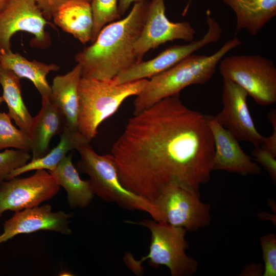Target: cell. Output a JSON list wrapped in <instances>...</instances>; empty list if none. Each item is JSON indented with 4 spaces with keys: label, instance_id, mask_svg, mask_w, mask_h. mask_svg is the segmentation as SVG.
<instances>
[{
    "label": "cell",
    "instance_id": "obj_1",
    "mask_svg": "<svg viewBox=\"0 0 276 276\" xmlns=\"http://www.w3.org/2000/svg\"><path fill=\"white\" fill-rule=\"evenodd\" d=\"M214 151L206 114L186 106L178 94L133 114L111 154L122 185L152 202L170 183L200 194Z\"/></svg>",
    "mask_w": 276,
    "mask_h": 276
},
{
    "label": "cell",
    "instance_id": "obj_2",
    "mask_svg": "<svg viewBox=\"0 0 276 276\" xmlns=\"http://www.w3.org/2000/svg\"><path fill=\"white\" fill-rule=\"evenodd\" d=\"M149 3L135 2L126 17L104 26L95 41L76 55L82 77L111 80L139 62L134 43L143 28Z\"/></svg>",
    "mask_w": 276,
    "mask_h": 276
},
{
    "label": "cell",
    "instance_id": "obj_3",
    "mask_svg": "<svg viewBox=\"0 0 276 276\" xmlns=\"http://www.w3.org/2000/svg\"><path fill=\"white\" fill-rule=\"evenodd\" d=\"M241 43L237 38L228 40L212 55L192 54L169 69L152 77L136 96L133 114L141 112L163 99L179 94L187 86L208 82L221 60Z\"/></svg>",
    "mask_w": 276,
    "mask_h": 276
},
{
    "label": "cell",
    "instance_id": "obj_4",
    "mask_svg": "<svg viewBox=\"0 0 276 276\" xmlns=\"http://www.w3.org/2000/svg\"><path fill=\"white\" fill-rule=\"evenodd\" d=\"M147 81L144 79L118 84L112 79L82 77L78 87L79 132L90 142L97 134L99 125L113 115L127 98L137 95Z\"/></svg>",
    "mask_w": 276,
    "mask_h": 276
},
{
    "label": "cell",
    "instance_id": "obj_5",
    "mask_svg": "<svg viewBox=\"0 0 276 276\" xmlns=\"http://www.w3.org/2000/svg\"><path fill=\"white\" fill-rule=\"evenodd\" d=\"M125 222L144 226L151 233L149 252L146 256L136 260L131 254H125V263L133 273L137 275L143 273L141 265L149 260L153 267L167 266L172 276H191L195 273L198 264L194 258L186 254L189 243L186 240L187 231L185 228L154 219Z\"/></svg>",
    "mask_w": 276,
    "mask_h": 276
},
{
    "label": "cell",
    "instance_id": "obj_6",
    "mask_svg": "<svg viewBox=\"0 0 276 276\" xmlns=\"http://www.w3.org/2000/svg\"><path fill=\"white\" fill-rule=\"evenodd\" d=\"M89 143L80 144L76 150L80 156L78 168L89 176L94 194L125 209L148 213L156 220L157 212L152 203L122 185L112 155L98 154Z\"/></svg>",
    "mask_w": 276,
    "mask_h": 276
},
{
    "label": "cell",
    "instance_id": "obj_7",
    "mask_svg": "<svg viewBox=\"0 0 276 276\" xmlns=\"http://www.w3.org/2000/svg\"><path fill=\"white\" fill-rule=\"evenodd\" d=\"M223 79L243 88L261 106L276 102V67L274 62L260 55H235L219 63Z\"/></svg>",
    "mask_w": 276,
    "mask_h": 276
},
{
    "label": "cell",
    "instance_id": "obj_8",
    "mask_svg": "<svg viewBox=\"0 0 276 276\" xmlns=\"http://www.w3.org/2000/svg\"><path fill=\"white\" fill-rule=\"evenodd\" d=\"M157 221L195 232L211 222V208L202 202L200 194L175 183L164 186L152 202Z\"/></svg>",
    "mask_w": 276,
    "mask_h": 276
},
{
    "label": "cell",
    "instance_id": "obj_9",
    "mask_svg": "<svg viewBox=\"0 0 276 276\" xmlns=\"http://www.w3.org/2000/svg\"><path fill=\"white\" fill-rule=\"evenodd\" d=\"M45 19L36 0H7L0 10V54L11 50V39L19 31L32 34V46L44 49L51 43Z\"/></svg>",
    "mask_w": 276,
    "mask_h": 276
},
{
    "label": "cell",
    "instance_id": "obj_10",
    "mask_svg": "<svg viewBox=\"0 0 276 276\" xmlns=\"http://www.w3.org/2000/svg\"><path fill=\"white\" fill-rule=\"evenodd\" d=\"M206 22L208 30L203 37L189 43L171 46L163 51L155 58L148 61L142 60L123 70L112 79L118 84L141 79L151 78L169 69L178 62L201 49L208 44L218 41L222 34V29L218 22L206 11Z\"/></svg>",
    "mask_w": 276,
    "mask_h": 276
},
{
    "label": "cell",
    "instance_id": "obj_11",
    "mask_svg": "<svg viewBox=\"0 0 276 276\" xmlns=\"http://www.w3.org/2000/svg\"><path fill=\"white\" fill-rule=\"evenodd\" d=\"M60 187L49 171L37 170L25 178L13 177L0 184V218L7 211L18 212L50 200Z\"/></svg>",
    "mask_w": 276,
    "mask_h": 276
},
{
    "label": "cell",
    "instance_id": "obj_12",
    "mask_svg": "<svg viewBox=\"0 0 276 276\" xmlns=\"http://www.w3.org/2000/svg\"><path fill=\"white\" fill-rule=\"evenodd\" d=\"M164 0L149 2L146 18L142 32L134 43L138 61L150 50L175 40L191 42L196 34L195 29L188 21L174 22L166 15Z\"/></svg>",
    "mask_w": 276,
    "mask_h": 276
},
{
    "label": "cell",
    "instance_id": "obj_13",
    "mask_svg": "<svg viewBox=\"0 0 276 276\" xmlns=\"http://www.w3.org/2000/svg\"><path fill=\"white\" fill-rule=\"evenodd\" d=\"M223 79V108L216 119L238 141L261 146L264 136L258 131L250 113L247 92L234 82Z\"/></svg>",
    "mask_w": 276,
    "mask_h": 276
},
{
    "label": "cell",
    "instance_id": "obj_14",
    "mask_svg": "<svg viewBox=\"0 0 276 276\" xmlns=\"http://www.w3.org/2000/svg\"><path fill=\"white\" fill-rule=\"evenodd\" d=\"M73 213L63 211H52L49 204L27 208L15 214L3 224V232L0 234V244L17 235L30 234L40 230L55 232L69 235L70 219Z\"/></svg>",
    "mask_w": 276,
    "mask_h": 276
},
{
    "label": "cell",
    "instance_id": "obj_15",
    "mask_svg": "<svg viewBox=\"0 0 276 276\" xmlns=\"http://www.w3.org/2000/svg\"><path fill=\"white\" fill-rule=\"evenodd\" d=\"M214 143L213 170H223L243 176L259 174L261 167L242 149L239 141L212 115L206 114Z\"/></svg>",
    "mask_w": 276,
    "mask_h": 276
},
{
    "label": "cell",
    "instance_id": "obj_16",
    "mask_svg": "<svg viewBox=\"0 0 276 276\" xmlns=\"http://www.w3.org/2000/svg\"><path fill=\"white\" fill-rule=\"evenodd\" d=\"M65 124L64 116L49 98H42L41 109L33 118L29 135L31 160L40 158L48 153L51 140L62 133Z\"/></svg>",
    "mask_w": 276,
    "mask_h": 276
},
{
    "label": "cell",
    "instance_id": "obj_17",
    "mask_svg": "<svg viewBox=\"0 0 276 276\" xmlns=\"http://www.w3.org/2000/svg\"><path fill=\"white\" fill-rule=\"evenodd\" d=\"M81 71V66L78 63L66 74L55 76L49 97L50 102L64 116L65 126L74 131H78V87Z\"/></svg>",
    "mask_w": 276,
    "mask_h": 276
},
{
    "label": "cell",
    "instance_id": "obj_18",
    "mask_svg": "<svg viewBox=\"0 0 276 276\" xmlns=\"http://www.w3.org/2000/svg\"><path fill=\"white\" fill-rule=\"evenodd\" d=\"M234 12L236 32L246 29L253 36L276 15V0H222Z\"/></svg>",
    "mask_w": 276,
    "mask_h": 276
},
{
    "label": "cell",
    "instance_id": "obj_19",
    "mask_svg": "<svg viewBox=\"0 0 276 276\" xmlns=\"http://www.w3.org/2000/svg\"><path fill=\"white\" fill-rule=\"evenodd\" d=\"M54 23L82 44L91 40L94 19L90 3L73 1L64 4L53 14Z\"/></svg>",
    "mask_w": 276,
    "mask_h": 276
},
{
    "label": "cell",
    "instance_id": "obj_20",
    "mask_svg": "<svg viewBox=\"0 0 276 276\" xmlns=\"http://www.w3.org/2000/svg\"><path fill=\"white\" fill-rule=\"evenodd\" d=\"M72 159V154L67 155L55 170L49 172L57 184L65 190L70 208H83L90 204L95 194L89 180L80 178Z\"/></svg>",
    "mask_w": 276,
    "mask_h": 276
},
{
    "label": "cell",
    "instance_id": "obj_21",
    "mask_svg": "<svg viewBox=\"0 0 276 276\" xmlns=\"http://www.w3.org/2000/svg\"><path fill=\"white\" fill-rule=\"evenodd\" d=\"M0 64L20 79L25 78L30 80L41 98H49L51 93V87L47 79L48 74L60 68L54 63L47 64L34 60L29 61L19 53H13L11 50L0 54Z\"/></svg>",
    "mask_w": 276,
    "mask_h": 276
},
{
    "label": "cell",
    "instance_id": "obj_22",
    "mask_svg": "<svg viewBox=\"0 0 276 276\" xmlns=\"http://www.w3.org/2000/svg\"><path fill=\"white\" fill-rule=\"evenodd\" d=\"M90 142L86 140L78 131H74L65 126L61 133L58 145L50 150L43 157L31 160L24 165L13 170L9 175L8 179L17 177L24 173L37 170H55L68 152L77 150L80 144Z\"/></svg>",
    "mask_w": 276,
    "mask_h": 276
},
{
    "label": "cell",
    "instance_id": "obj_23",
    "mask_svg": "<svg viewBox=\"0 0 276 276\" xmlns=\"http://www.w3.org/2000/svg\"><path fill=\"white\" fill-rule=\"evenodd\" d=\"M20 80L14 72L0 64V84L3 90L2 97L8 108V113L19 129L29 135L33 117L22 99Z\"/></svg>",
    "mask_w": 276,
    "mask_h": 276
},
{
    "label": "cell",
    "instance_id": "obj_24",
    "mask_svg": "<svg viewBox=\"0 0 276 276\" xmlns=\"http://www.w3.org/2000/svg\"><path fill=\"white\" fill-rule=\"evenodd\" d=\"M8 113L0 112V150L16 149L30 150L29 135L14 126Z\"/></svg>",
    "mask_w": 276,
    "mask_h": 276
},
{
    "label": "cell",
    "instance_id": "obj_25",
    "mask_svg": "<svg viewBox=\"0 0 276 276\" xmlns=\"http://www.w3.org/2000/svg\"><path fill=\"white\" fill-rule=\"evenodd\" d=\"M94 26L91 42L95 41L105 25L119 19L118 0H91Z\"/></svg>",
    "mask_w": 276,
    "mask_h": 276
},
{
    "label": "cell",
    "instance_id": "obj_26",
    "mask_svg": "<svg viewBox=\"0 0 276 276\" xmlns=\"http://www.w3.org/2000/svg\"><path fill=\"white\" fill-rule=\"evenodd\" d=\"M31 159L27 150L6 149L0 152V184L6 180L14 170L24 165Z\"/></svg>",
    "mask_w": 276,
    "mask_h": 276
},
{
    "label": "cell",
    "instance_id": "obj_27",
    "mask_svg": "<svg viewBox=\"0 0 276 276\" xmlns=\"http://www.w3.org/2000/svg\"><path fill=\"white\" fill-rule=\"evenodd\" d=\"M260 242L264 263L262 276H275L276 235L267 234L260 238Z\"/></svg>",
    "mask_w": 276,
    "mask_h": 276
},
{
    "label": "cell",
    "instance_id": "obj_28",
    "mask_svg": "<svg viewBox=\"0 0 276 276\" xmlns=\"http://www.w3.org/2000/svg\"><path fill=\"white\" fill-rule=\"evenodd\" d=\"M252 154L269 174L271 179L276 182V156L267 151L260 146H254Z\"/></svg>",
    "mask_w": 276,
    "mask_h": 276
},
{
    "label": "cell",
    "instance_id": "obj_29",
    "mask_svg": "<svg viewBox=\"0 0 276 276\" xmlns=\"http://www.w3.org/2000/svg\"><path fill=\"white\" fill-rule=\"evenodd\" d=\"M91 0H36V3L46 19L52 18L57 9L64 4L73 1L87 2Z\"/></svg>",
    "mask_w": 276,
    "mask_h": 276
},
{
    "label": "cell",
    "instance_id": "obj_30",
    "mask_svg": "<svg viewBox=\"0 0 276 276\" xmlns=\"http://www.w3.org/2000/svg\"><path fill=\"white\" fill-rule=\"evenodd\" d=\"M268 118L272 126V133L270 136L264 137L260 146L276 156V110H271L268 113Z\"/></svg>",
    "mask_w": 276,
    "mask_h": 276
},
{
    "label": "cell",
    "instance_id": "obj_31",
    "mask_svg": "<svg viewBox=\"0 0 276 276\" xmlns=\"http://www.w3.org/2000/svg\"><path fill=\"white\" fill-rule=\"evenodd\" d=\"M264 271V266L260 264L252 263L246 266L240 273L244 276H261Z\"/></svg>",
    "mask_w": 276,
    "mask_h": 276
},
{
    "label": "cell",
    "instance_id": "obj_32",
    "mask_svg": "<svg viewBox=\"0 0 276 276\" xmlns=\"http://www.w3.org/2000/svg\"><path fill=\"white\" fill-rule=\"evenodd\" d=\"M142 1L143 0H118V7L120 15H122L125 13L132 3Z\"/></svg>",
    "mask_w": 276,
    "mask_h": 276
},
{
    "label": "cell",
    "instance_id": "obj_33",
    "mask_svg": "<svg viewBox=\"0 0 276 276\" xmlns=\"http://www.w3.org/2000/svg\"><path fill=\"white\" fill-rule=\"evenodd\" d=\"M7 0H0V10L4 7Z\"/></svg>",
    "mask_w": 276,
    "mask_h": 276
},
{
    "label": "cell",
    "instance_id": "obj_34",
    "mask_svg": "<svg viewBox=\"0 0 276 276\" xmlns=\"http://www.w3.org/2000/svg\"><path fill=\"white\" fill-rule=\"evenodd\" d=\"M3 102H4V98H3L2 96H0V104H1V103H2Z\"/></svg>",
    "mask_w": 276,
    "mask_h": 276
}]
</instances>
